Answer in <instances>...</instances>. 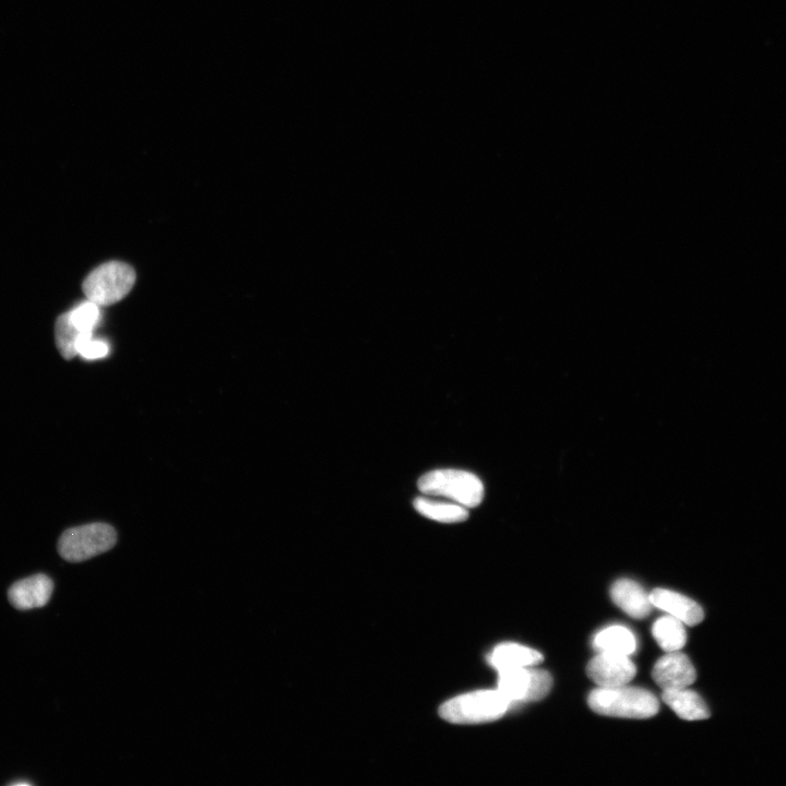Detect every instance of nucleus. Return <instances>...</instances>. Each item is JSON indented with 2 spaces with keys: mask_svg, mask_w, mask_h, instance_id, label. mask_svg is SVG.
I'll list each match as a JSON object with an SVG mask.
<instances>
[{
  "mask_svg": "<svg viewBox=\"0 0 786 786\" xmlns=\"http://www.w3.org/2000/svg\"><path fill=\"white\" fill-rule=\"evenodd\" d=\"M587 673L595 684L603 688L628 685L637 668L629 655L600 652L587 666Z\"/></svg>",
  "mask_w": 786,
  "mask_h": 786,
  "instance_id": "7",
  "label": "nucleus"
},
{
  "mask_svg": "<svg viewBox=\"0 0 786 786\" xmlns=\"http://www.w3.org/2000/svg\"><path fill=\"white\" fill-rule=\"evenodd\" d=\"M510 707L498 689L478 690L445 702L439 716L454 724H482L503 718Z\"/></svg>",
  "mask_w": 786,
  "mask_h": 786,
  "instance_id": "2",
  "label": "nucleus"
},
{
  "mask_svg": "<svg viewBox=\"0 0 786 786\" xmlns=\"http://www.w3.org/2000/svg\"><path fill=\"white\" fill-rule=\"evenodd\" d=\"M136 272L124 262H107L94 269L82 284L88 301L99 306L121 302L133 290Z\"/></svg>",
  "mask_w": 786,
  "mask_h": 786,
  "instance_id": "4",
  "label": "nucleus"
},
{
  "mask_svg": "<svg viewBox=\"0 0 786 786\" xmlns=\"http://www.w3.org/2000/svg\"><path fill=\"white\" fill-rule=\"evenodd\" d=\"M552 687L551 674L533 666L498 673L497 689L511 706L540 701L550 694Z\"/></svg>",
  "mask_w": 786,
  "mask_h": 786,
  "instance_id": "6",
  "label": "nucleus"
},
{
  "mask_svg": "<svg viewBox=\"0 0 786 786\" xmlns=\"http://www.w3.org/2000/svg\"><path fill=\"white\" fill-rule=\"evenodd\" d=\"M652 634L665 652L681 651L686 645L685 624L671 615L659 618L653 625Z\"/></svg>",
  "mask_w": 786,
  "mask_h": 786,
  "instance_id": "16",
  "label": "nucleus"
},
{
  "mask_svg": "<svg viewBox=\"0 0 786 786\" xmlns=\"http://www.w3.org/2000/svg\"><path fill=\"white\" fill-rule=\"evenodd\" d=\"M54 591L53 580L46 575H34L14 583L8 591L11 605L19 611L41 609L50 602Z\"/></svg>",
  "mask_w": 786,
  "mask_h": 786,
  "instance_id": "9",
  "label": "nucleus"
},
{
  "mask_svg": "<svg viewBox=\"0 0 786 786\" xmlns=\"http://www.w3.org/2000/svg\"><path fill=\"white\" fill-rule=\"evenodd\" d=\"M426 496L444 497L466 508L478 507L484 498V485L473 473L454 469L428 472L418 482Z\"/></svg>",
  "mask_w": 786,
  "mask_h": 786,
  "instance_id": "3",
  "label": "nucleus"
},
{
  "mask_svg": "<svg viewBox=\"0 0 786 786\" xmlns=\"http://www.w3.org/2000/svg\"><path fill=\"white\" fill-rule=\"evenodd\" d=\"M614 603L627 615L636 619L646 618L652 610L650 594L629 579H621L614 583L611 590Z\"/></svg>",
  "mask_w": 786,
  "mask_h": 786,
  "instance_id": "11",
  "label": "nucleus"
},
{
  "mask_svg": "<svg viewBox=\"0 0 786 786\" xmlns=\"http://www.w3.org/2000/svg\"><path fill=\"white\" fill-rule=\"evenodd\" d=\"M82 333L71 321L69 313L59 316L55 324V340L59 353L65 360H73L78 355L77 344Z\"/></svg>",
  "mask_w": 786,
  "mask_h": 786,
  "instance_id": "17",
  "label": "nucleus"
},
{
  "mask_svg": "<svg viewBox=\"0 0 786 786\" xmlns=\"http://www.w3.org/2000/svg\"><path fill=\"white\" fill-rule=\"evenodd\" d=\"M543 654L537 650L519 645L515 642H506L497 646L488 657L491 664L498 673L508 670L529 668L543 662Z\"/></svg>",
  "mask_w": 786,
  "mask_h": 786,
  "instance_id": "12",
  "label": "nucleus"
},
{
  "mask_svg": "<svg viewBox=\"0 0 786 786\" xmlns=\"http://www.w3.org/2000/svg\"><path fill=\"white\" fill-rule=\"evenodd\" d=\"M99 307V305L87 301L75 307L73 311L68 312L71 321H73L82 335L93 333L95 327L98 326L101 318Z\"/></svg>",
  "mask_w": 786,
  "mask_h": 786,
  "instance_id": "18",
  "label": "nucleus"
},
{
  "mask_svg": "<svg viewBox=\"0 0 786 786\" xmlns=\"http://www.w3.org/2000/svg\"><path fill=\"white\" fill-rule=\"evenodd\" d=\"M77 352L85 360H100L109 355L110 345L105 341L94 339L93 333H86L79 338Z\"/></svg>",
  "mask_w": 786,
  "mask_h": 786,
  "instance_id": "19",
  "label": "nucleus"
},
{
  "mask_svg": "<svg viewBox=\"0 0 786 786\" xmlns=\"http://www.w3.org/2000/svg\"><path fill=\"white\" fill-rule=\"evenodd\" d=\"M593 645L600 652L630 655L637 649L636 637L624 626H610L594 637Z\"/></svg>",
  "mask_w": 786,
  "mask_h": 786,
  "instance_id": "15",
  "label": "nucleus"
},
{
  "mask_svg": "<svg viewBox=\"0 0 786 786\" xmlns=\"http://www.w3.org/2000/svg\"><path fill=\"white\" fill-rule=\"evenodd\" d=\"M588 704L601 716L625 719H649L660 710V704L649 690L627 685L594 689Z\"/></svg>",
  "mask_w": 786,
  "mask_h": 786,
  "instance_id": "1",
  "label": "nucleus"
},
{
  "mask_svg": "<svg viewBox=\"0 0 786 786\" xmlns=\"http://www.w3.org/2000/svg\"><path fill=\"white\" fill-rule=\"evenodd\" d=\"M652 677L663 690H668L694 684L697 672L686 654L675 651L666 653L655 663Z\"/></svg>",
  "mask_w": 786,
  "mask_h": 786,
  "instance_id": "8",
  "label": "nucleus"
},
{
  "mask_svg": "<svg viewBox=\"0 0 786 786\" xmlns=\"http://www.w3.org/2000/svg\"><path fill=\"white\" fill-rule=\"evenodd\" d=\"M117 533L110 524L91 523L69 529L58 541V553L66 562L82 563L113 549Z\"/></svg>",
  "mask_w": 786,
  "mask_h": 786,
  "instance_id": "5",
  "label": "nucleus"
},
{
  "mask_svg": "<svg viewBox=\"0 0 786 786\" xmlns=\"http://www.w3.org/2000/svg\"><path fill=\"white\" fill-rule=\"evenodd\" d=\"M662 698L665 704L683 720L700 721L710 718L706 702L688 687L664 690Z\"/></svg>",
  "mask_w": 786,
  "mask_h": 786,
  "instance_id": "13",
  "label": "nucleus"
},
{
  "mask_svg": "<svg viewBox=\"0 0 786 786\" xmlns=\"http://www.w3.org/2000/svg\"><path fill=\"white\" fill-rule=\"evenodd\" d=\"M650 599L654 607L680 619L687 626H697L704 621L705 613L701 606L683 594L655 589L650 593Z\"/></svg>",
  "mask_w": 786,
  "mask_h": 786,
  "instance_id": "10",
  "label": "nucleus"
},
{
  "mask_svg": "<svg viewBox=\"0 0 786 786\" xmlns=\"http://www.w3.org/2000/svg\"><path fill=\"white\" fill-rule=\"evenodd\" d=\"M414 508L425 518L442 523H459L469 518L468 508L454 502H440V500L426 497H416Z\"/></svg>",
  "mask_w": 786,
  "mask_h": 786,
  "instance_id": "14",
  "label": "nucleus"
}]
</instances>
